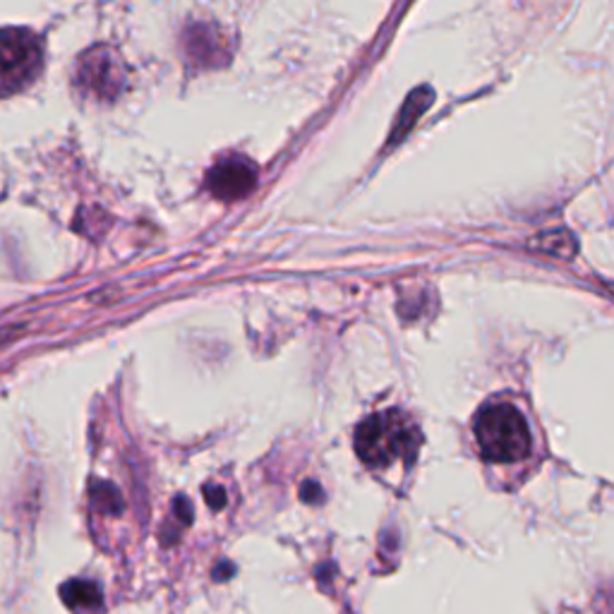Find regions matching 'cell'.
Segmentation results:
<instances>
[{"instance_id":"1","label":"cell","mask_w":614,"mask_h":614,"mask_svg":"<svg viewBox=\"0 0 614 614\" xmlns=\"http://www.w3.org/2000/svg\"><path fill=\"white\" fill-rule=\"evenodd\" d=\"M421 430L399 411L368 417L355 432V452L370 466H389L399 459L411 461L421 446Z\"/></svg>"},{"instance_id":"2","label":"cell","mask_w":614,"mask_h":614,"mask_svg":"<svg viewBox=\"0 0 614 614\" xmlns=\"http://www.w3.org/2000/svg\"><path fill=\"white\" fill-rule=\"evenodd\" d=\"M475 442L485 461L512 463L529 454L531 434L512 403H490L475 417Z\"/></svg>"},{"instance_id":"3","label":"cell","mask_w":614,"mask_h":614,"mask_svg":"<svg viewBox=\"0 0 614 614\" xmlns=\"http://www.w3.org/2000/svg\"><path fill=\"white\" fill-rule=\"evenodd\" d=\"M43 66V49L29 29H0V97L20 92Z\"/></svg>"},{"instance_id":"4","label":"cell","mask_w":614,"mask_h":614,"mask_svg":"<svg viewBox=\"0 0 614 614\" xmlns=\"http://www.w3.org/2000/svg\"><path fill=\"white\" fill-rule=\"evenodd\" d=\"M74 84L89 99L111 101L123 92L125 66L111 49L97 47L80 58L78 72H74Z\"/></svg>"},{"instance_id":"5","label":"cell","mask_w":614,"mask_h":614,"mask_svg":"<svg viewBox=\"0 0 614 614\" xmlns=\"http://www.w3.org/2000/svg\"><path fill=\"white\" fill-rule=\"evenodd\" d=\"M258 185V169L245 157H229L219 161L207 175V188L217 200L233 202L250 194Z\"/></svg>"},{"instance_id":"6","label":"cell","mask_w":614,"mask_h":614,"mask_svg":"<svg viewBox=\"0 0 614 614\" xmlns=\"http://www.w3.org/2000/svg\"><path fill=\"white\" fill-rule=\"evenodd\" d=\"M185 53L200 68H217L227 63L229 41L214 24H192L185 32Z\"/></svg>"},{"instance_id":"7","label":"cell","mask_w":614,"mask_h":614,"mask_svg":"<svg viewBox=\"0 0 614 614\" xmlns=\"http://www.w3.org/2000/svg\"><path fill=\"white\" fill-rule=\"evenodd\" d=\"M432 101H434V92L430 87L413 89L406 103H403L399 111V118L392 128V138H389V147L409 138V132L415 128L417 121H421V115L432 107Z\"/></svg>"},{"instance_id":"8","label":"cell","mask_w":614,"mask_h":614,"mask_svg":"<svg viewBox=\"0 0 614 614\" xmlns=\"http://www.w3.org/2000/svg\"><path fill=\"white\" fill-rule=\"evenodd\" d=\"M61 597L68 607L74 610H97L101 605V591L97 588V583L82 578H72L63 583Z\"/></svg>"},{"instance_id":"9","label":"cell","mask_w":614,"mask_h":614,"mask_svg":"<svg viewBox=\"0 0 614 614\" xmlns=\"http://www.w3.org/2000/svg\"><path fill=\"white\" fill-rule=\"evenodd\" d=\"M531 248L554 254V258L562 260H572L574 254L578 252V243L576 238L568 231H550V233H541L537 238L531 241Z\"/></svg>"},{"instance_id":"10","label":"cell","mask_w":614,"mask_h":614,"mask_svg":"<svg viewBox=\"0 0 614 614\" xmlns=\"http://www.w3.org/2000/svg\"><path fill=\"white\" fill-rule=\"evenodd\" d=\"M89 500H92L94 509H99V512H103V514L118 516V514L123 512V497H121V492H118L115 485H111V483L94 481V483H92V490H89Z\"/></svg>"},{"instance_id":"11","label":"cell","mask_w":614,"mask_h":614,"mask_svg":"<svg viewBox=\"0 0 614 614\" xmlns=\"http://www.w3.org/2000/svg\"><path fill=\"white\" fill-rule=\"evenodd\" d=\"M204 497H207V504L212 506V509H223V506H227V490H223V487L207 485L204 487Z\"/></svg>"},{"instance_id":"12","label":"cell","mask_w":614,"mask_h":614,"mask_svg":"<svg viewBox=\"0 0 614 614\" xmlns=\"http://www.w3.org/2000/svg\"><path fill=\"white\" fill-rule=\"evenodd\" d=\"M301 500L305 504H320L324 500V494H322V487L318 483H312V481H305L303 487H301Z\"/></svg>"},{"instance_id":"13","label":"cell","mask_w":614,"mask_h":614,"mask_svg":"<svg viewBox=\"0 0 614 614\" xmlns=\"http://www.w3.org/2000/svg\"><path fill=\"white\" fill-rule=\"evenodd\" d=\"M173 506H175V516L181 519L185 526H188V523H192V504L185 497H178Z\"/></svg>"},{"instance_id":"14","label":"cell","mask_w":614,"mask_h":614,"mask_svg":"<svg viewBox=\"0 0 614 614\" xmlns=\"http://www.w3.org/2000/svg\"><path fill=\"white\" fill-rule=\"evenodd\" d=\"M235 574V568L231 562H219L217 568H214V581H227Z\"/></svg>"}]
</instances>
